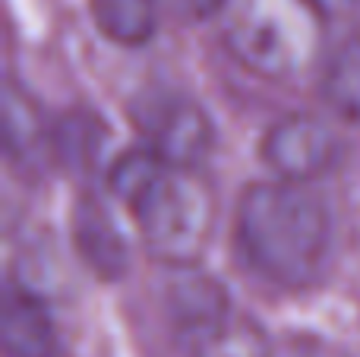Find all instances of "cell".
Segmentation results:
<instances>
[{
    "mask_svg": "<svg viewBox=\"0 0 360 357\" xmlns=\"http://www.w3.org/2000/svg\"><path fill=\"white\" fill-rule=\"evenodd\" d=\"M231 310H234L231 294L212 275L190 272L168 288V320L174 329L177 348L221 323Z\"/></svg>",
    "mask_w": 360,
    "mask_h": 357,
    "instance_id": "cell-6",
    "label": "cell"
},
{
    "mask_svg": "<svg viewBox=\"0 0 360 357\" xmlns=\"http://www.w3.org/2000/svg\"><path fill=\"white\" fill-rule=\"evenodd\" d=\"M92 19L105 38L117 44H146L158 29L155 0H89Z\"/></svg>",
    "mask_w": 360,
    "mask_h": 357,
    "instance_id": "cell-11",
    "label": "cell"
},
{
    "mask_svg": "<svg viewBox=\"0 0 360 357\" xmlns=\"http://www.w3.org/2000/svg\"><path fill=\"white\" fill-rule=\"evenodd\" d=\"M146 145L177 168H196L215 143L212 117L199 101L168 89H149L130 105Z\"/></svg>",
    "mask_w": 360,
    "mask_h": 357,
    "instance_id": "cell-4",
    "label": "cell"
},
{
    "mask_svg": "<svg viewBox=\"0 0 360 357\" xmlns=\"http://www.w3.org/2000/svg\"><path fill=\"white\" fill-rule=\"evenodd\" d=\"M234 240L262 282L288 291L310 288L329 259V212L297 181L250 183L234 209Z\"/></svg>",
    "mask_w": 360,
    "mask_h": 357,
    "instance_id": "cell-1",
    "label": "cell"
},
{
    "mask_svg": "<svg viewBox=\"0 0 360 357\" xmlns=\"http://www.w3.org/2000/svg\"><path fill=\"white\" fill-rule=\"evenodd\" d=\"M177 351L184 357H272V342L259 323L234 310Z\"/></svg>",
    "mask_w": 360,
    "mask_h": 357,
    "instance_id": "cell-9",
    "label": "cell"
},
{
    "mask_svg": "<svg viewBox=\"0 0 360 357\" xmlns=\"http://www.w3.org/2000/svg\"><path fill=\"white\" fill-rule=\"evenodd\" d=\"M73 238L82 259L98 275L120 278L130 266V244L120 234L114 215L98 200H82L73 215Z\"/></svg>",
    "mask_w": 360,
    "mask_h": 357,
    "instance_id": "cell-8",
    "label": "cell"
},
{
    "mask_svg": "<svg viewBox=\"0 0 360 357\" xmlns=\"http://www.w3.org/2000/svg\"><path fill=\"white\" fill-rule=\"evenodd\" d=\"M310 4L319 10V16H338V13L354 10L360 0H310Z\"/></svg>",
    "mask_w": 360,
    "mask_h": 357,
    "instance_id": "cell-16",
    "label": "cell"
},
{
    "mask_svg": "<svg viewBox=\"0 0 360 357\" xmlns=\"http://www.w3.org/2000/svg\"><path fill=\"white\" fill-rule=\"evenodd\" d=\"M0 335L6 357H57V326L51 310L29 288H6Z\"/></svg>",
    "mask_w": 360,
    "mask_h": 357,
    "instance_id": "cell-7",
    "label": "cell"
},
{
    "mask_svg": "<svg viewBox=\"0 0 360 357\" xmlns=\"http://www.w3.org/2000/svg\"><path fill=\"white\" fill-rule=\"evenodd\" d=\"M285 357H345L338 348L326 345V342H316V339H297L291 348H288Z\"/></svg>",
    "mask_w": 360,
    "mask_h": 357,
    "instance_id": "cell-14",
    "label": "cell"
},
{
    "mask_svg": "<svg viewBox=\"0 0 360 357\" xmlns=\"http://www.w3.org/2000/svg\"><path fill=\"white\" fill-rule=\"evenodd\" d=\"M338 155V139L326 120L313 114H291L269 126L262 139V162L281 181L307 183L329 171Z\"/></svg>",
    "mask_w": 360,
    "mask_h": 357,
    "instance_id": "cell-5",
    "label": "cell"
},
{
    "mask_svg": "<svg viewBox=\"0 0 360 357\" xmlns=\"http://www.w3.org/2000/svg\"><path fill=\"white\" fill-rule=\"evenodd\" d=\"M130 212L152 257L168 266H193L212 240L215 196L193 168L165 164Z\"/></svg>",
    "mask_w": 360,
    "mask_h": 357,
    "instance_id": "cell-2",
    "label": "cell"
},
{
    "mask_svg": "<svg viewBox=\"0 0 360 357\" xmlns=\"http://www.w3.org/2000/svg\"><path fill=\"white\" fill-rule=\"evenodd\" d=\"M165 164L168 162H165L158 152H152L149 145H146V149L124 152V155L111 164V171H108V190L130 209L133 202L149 190V183L155 181Z\"/></svg>",
    "mask_w": 360,
    "mask_h": 357,
    "instance_id": "cell-13",
    "label": "cell"
},
{
    "mask_svg": "<svg viewBox=\"0 0 360 357\" xmlns=\"http://www.w3.org/2000/svg\"><path fill=\"white\" fill-rule=\"evenodd\" d=\"M323 95L335 114L360 124V32H351L332 48L323 73Z\"/></svg>",
    "mask_w": 360,
    "mask_h": 357,
    "instance_id": "cell-10",
    "label": "cell"
},
{
    "mask_svg": "<svg viewBox=\"0 0 360 357\" xmlns=\"http://www.w3.org/2000/svg\"><path fill=\"white\" fill-rule=\"evenodd\" d=\"M177 6L193 19H205V16H215L218 10L224 6V0H177Z\"/></svg>",
    "mask_w": 360,
    "mask_h": 357,
    "instance_id": "cell-15",
    "label": "cell"
},
{
    "mask_svg": "<svg viewBox=\"0 0 360 357\" xmlns=\"http://www.w3.org/2000/svg\"><path fill=\"white\" fill-rule=\"evenodd\" d=\"M316 16L310 0H237L228 19V48L250 73L288 79L316 51Z\"/></svg>",
    "mask_w": 360,
    "mask_h": 357,
    "instance_id": "cell-3",
    "label": "cell"
},
{
    "mask_svg": "<svg viewBox=\"0 0 360 357\" xmlns=\"http://www.w3.org/2000/svg\"><path fill=\"white\" fill-rule=\"evenodd\" d=\"M4 130H6V152L13 158L32 155L44 136L35 101L16 82H6V92H4Z\"/></svg>",
    "mask_w": 360,
    "mask_h": 357,
    "instance_id": "cell-12",
    "label": "cell"
}]
</instances>
